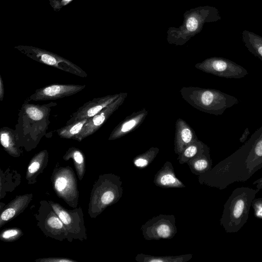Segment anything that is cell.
<instances>
[{
    "label": "cell",
    "instance_id": "12",
    "mask_svg": "<svg viewBox=\"0 0 262 262\" xmlns=\"http://www.w3.org/2000/svg\"><path fill=\"white\" fill-rule=\"evenodd\" d=\"M251 206L254 211L255 216L259 219H262V198L254 199Z\"/></svg>",
    "mask_w": 262,
    "mask_h": 262
},
{
    "label": "cell",
    "instance_id": "10",
    "mask_svg": "<svg viewBox=\"0 0 262 262\" xmlns=\"http://www.w3.org/2000/svg\"><path fill=\"white\" fill-rule=\"evenodd\" d=\"M86 122L87 119H83L81 121L73 125L69 129H66L63 130L61 132L60 134L67 137H71L72 136L77 135Z\"/></svg>",
    "mask_w": 262,
    "mask_h": 262
},
{
    "label": "cell",
    "instance_id": "14",
    "mask_svg": "<svg viewBox=\"0 0 262 262\" xmlns=\"http://www.w3.org/2000/svg\"><path fill=\"white\" fill-rule=\"evenodd\" d=\"M53 207L63 224L65 225H68L71 223V217L67 212L62 210L59 209L57 207L53 206Z\"/></svg>",
    "mask_w": 262,
    "mask_h": 262
},
{
    "label": "cell",
    "instance_id": "18",
    "mask_svg": "<svg viewBox=\"0 0 262 262\" xmlns=\"http://www.w3.org/2000/svg\"><path fill=\"white\" fill-rule=\"evenodd\" d=\"M61 222L58 217L52 216L48 219V224L51 227L59 229L63 227Z\"/></svg>",
    "mask_w": 262,
    "mask_h": 262
},
{
    "label": "cell",
    "instance_id": "1",
    "mask_svg": "<svg viewBox=\"0 0 262 262\" xmlns=\"http://www.w3.org/2000/svg\"><path fill=\"white\" fill-rule=\"evenodd\" d=\"M262 133V126L238 149L219 163L211 172L210 184L220 189L226 188L235 182H244L262 168L251 149Z\"/></svg>",
    "mask_w": 262,
    "mask_h": 262
},
{
    "label": "cell",
    "instance_id": "19",
    "mask_svg": "<svg viewBox=\"0 0 262 262\" xmlns=\"http://www.w3.org/2000/svg\"><path fill=\"white\" fill-rule=\"evenodd\" d=\"M181 137L183 141L186 143L190 142L192 139V134L189 128L185 127L182 129Z\"/></svg>",
    "mask_w": 262,
    "mask_h": 262
},
{
    "label": "cell",
    "instance_id": "15",
    "mask_svg": "<svg viewBox=\"0 0 262 262\" xmlns=\"http://www.w3.org/2000/svg\"><path fill=\"white\" fill-rule=\"evenodd\" d=\"M72 1L73 0H50V4L54 10L58 11Z\"/></svg>",
    "mask_w": 262,
    "mask_h": 262
},
{
    "label": "cell",
    "instance_id": "9",
    "mask_svg": "<svg viewBox=\"0 0 262 262\" xmlns=\"http://www.w3.org/2000/svg\"><path fill=\"white\" fill-rule=\"evenodd\" d=\"M116 98L114 97L106 100H98V102H94L93 105H91V107L88 106V107L83 109L80 112V114L76 118L78 119H87L92 117L97 114L102 108L106 106L108 104H111L112 101Z\"/></svg>",
    "mask_w": 262,
    "mask_h": 262
},
{
    "label": "cell",
    "instance_id": "24",
    "mask_svg": "<svg viewBox=\"0 0 262 262\" xmlns=\"http://www.w3.org/2000/svg\"><path fill=\"white\" fill-rule=\"evenodd\" d=\"M197 147L194 145L189 146L184 151V155L186 157L191 158L197 152Z\"/></svg>",
    "mask_w": 262,
    "mask_h": 262
},
{
    "label": "cell",
    "instance_id": "25",
    "mask_svg": "<svg viewBox=\"0 0 262 262\" xmlns=\"http://www.w3.org/2000/svg\"><path fill=\"white\" fill-rule=\"evenodd\" d=\"M1 141L2 145L4 147H8L9 145V136L6 133H2L1 135Z\"/></svg>",
    "mask_w": 262,
    "mask_h": 262
},
{
    "label": "cell",
    "instance_id": "30",
    "mask_svg": "<svg viewBox=\"0 0 262 262\" xmlns=\"http://www.w3.org/2000/svg\"><path fill=\"white\" fill-rule=\"evenodd\" d=\"M249 134H250L249 129L248 127H247L245 129L242 136L239 138V142L241 143H244L246 141V139H247L248 136L249 135Z\"/></svg>",
    "mask_w": 262,
    "mask_h": 262
},
{
    "label": "cell",
    "instance_id": "13",
    "mask_svg": "<svg viewBox=\"0 0 262 262\" xmlns=\"http://www.w3.org/2000/svg\"><path fill=\"white\" fill-rule=\"evenodd\" d=\"M140 119V118L137 117L130 119L129 120L125 122L124 123H123L121 127V132L124 133L131 130L135 126H136Z\"/></svg>",
    "mask_w": 262,
    "mask_h": 262
},
{
    "label": "cell",
    "instance_id": "2",
    "mask_svg": "<svg viewBox=\"0 0 262 262\" xmlns=\"http://www.w3.org/2000/svg\"><path fill=\"white\" fill-rule=\"evenodd\" d=\"M221 19L220 12L214 7L207 5L191 8L184 12L181 26L168 29L166 40L170 44L183 45L199 33L205 23L215 22Z\"/></svg>",
    "mask_w": 262,
    "mask_h": 262
},
{
    "label": "cell",
    "instance_id": "11",
    "mask_svg": "<svg viewBox=\"0 0 262 262\" xmlns=\"http://www.w3.org/2000/svg\"><path fill=\"white\" fill-rule=\"evenodd\" d=\"M26 113L29 117L33 120H41L43 116L42 112L35 107H29L26 109Z\"/></svg>",
    "mask_w": 262,
    "mask_h": 262
},
{
    "label": "cell",
    "instance_id": "23",
    "mask_svg": "<svg viewBox=\"0 0 262 262\" xmlns=\"http://www.w3.org/2000/svg\"><path fill=\"white\" fill-rule=\"evenodd\" d=\"M15 214V211L13 208L6 209L1 215V219L3 221H8L11 219Z\"/></svg>",
    "mask_w": 262,
    "mask_h": 262
},
{
    "label": "cell",
    "instance_id": "17",
    "mask_svg": "<svg viewBox=\"0 0 262 262\" xmlns=\"http://www.w3.org/2000/svg\"><path fill=\"white\" fill-rule=\"evenodd\" d=\"M157 233L160 237L166 238L170 234V229L167 225H161L157 228Z\"/></svg>",
    "mask_w": 262,
    "mask_h": 262
},
{
    "label": "cell",
    "instance_id": "8",
    "mask_svg": "<svg viewBox=\"0 0 262 262\" xmlns=\"http://www.w3.org/2000/svg\"><path fill=\"white\" fill-rule=\"evenodd\" d=\"M242 40L248 51L262 60V37L251 31L244 30L242 32Z\"/></svg>",
    "mask_w": 262,
    "mask_h": 262
},
{
    "label": "cell",
    "instance_id": "7",
    "mask_svg": "<svg viewBox=\"0 0 262 262\" xmlns=\"http://www.w3.org/2000/svg\"><path fill=\"white\" fill-rule=\"evenodd\" d=\"M117 104H118V101L105 107L102 112L95 115L91 121L86 122L79 133V137H84L95 132L104 122L106 117L114 110Z\"/></svg>",
    "mask_w": 262,
    "mask_h": 262
},
{
    "label": "cell",
    "instance_id": "26",
    "mask_svg": "<svg viewBox=\"0 0 262 262\" xmlns=\"http://www.w3.org/2000/svg\"><path fill=\"white\" fill-rule=\"evenodd\" d=\"M17 230L14 229L8 230L5 231L2 235L3 237L4 238H8L10 237L14 236L17 234Z\"/></svg>",
    "mask_w": 262,
    "mask_h": 262
},
{
    "label": "cell",
    "instance_id": "27",
    "mask_svg": "<svg viewBox=\"0 0 262 262\" xmlns=\"http://www.w3.org/2000/svg\"><path fill=\"white\" fill-rule=\"evenodd\" d=\"M39 163L37 162L32 163L28 168V171L30 173H33L36 172L39 168Z\"/></svg>",
    "mask_w": 262,
    "mask_h": 262
},
{
    "label": "cell",
    "instance_id": "6",
    "mask_svg": "<svg viewBox=\"0 0 262 262\" xmlns=\"http://www.w3.org/2000/svg\"><path fill=\"white\" fill-rule=\"evenodd\" d=\"M81 89V87L75 85H53L46 87L35 95V100L54 99L73 94Z\"/></svg>",
    "mask_w": 262,
    "mask_h": 262
},
{
    "label": "cell",
    "instance_id": "16",
    "mask_svg": "<svg viewBox=\"0 0 262 262\" xmlns=\"http://www.w3.org/2000/svg\"><path fill=\"white\" fill-rule=\"evenodd\" d=\"M209 165V162L207 159H201L195 162L194 168L198 171H203L208 169Z\"/></svg>",
    "mask_w": 262,
    "mask_h": 262
},
{
    "label": "cell",
    "instance_id": "4",
    "mask_svg": "<svg viewBox=\"0 0 262 262\" xmlns=\"http://www.w3.org/2000/svg\"><path fill=\"white\" fill-rule=\"evenodd\" d=\"M198 94L199 106L204 111L215 115L223 114L226 109L239 102L234 96L216 90L202 89Z\"/></svg>",
    "mask_w": 262,
    "mask_h": 262
},
{
    "label": "cell",
    "instance_id": "5",
    "mask_svg": "<svg viewBox=\"0 0 262 262\" xmlns=\"http://www.w3.org/2000/svg\"><path fill=\"white\" fill-rule=\"evenodd\" d=\"M199 66L206 72L226 78L240 79L248 74V71L243 67L223 57L207 58Z\"/></svg>",
    "mask_w": 262,
    "mask_h": 262
},
{
    "label": "cell",
    "instance_id": "21",
    "mask_svg": "<svg viewBox=\"0 0 262 262\" xmlns=\"http://www.w3.org/2000/svg\"><path fill=\"white\" fill-rule=\"evenodd\" d=\"M114 199V193L110 191L104 193L101 197V202L103 204L107 205L111 203Z\"/></svg>",
    "mask_w": 262,
    "mask_h": 262
},
{
    "label": "cell",
    "instance_id": "20",
    "mask_svg": "<svg viewBox=\"0 0 262 262\" xmlns=\"http://www.w3.org/2000/svg\"><path fill=\"white\" fill-rule=\"evenodd\" d=\"M160 181L163 185H169L176 183L177 179L171 174H166L161 177Z\"/></svg>",
    "mask_w": 262,
    "mask_h": 262
},
{
    "label": "cell",
    "instance_id": "29",
    "mask_svg": "<svg viewBox=\"0 0 262 262\" xmlns=\"http://www.w3.org/2000/svg\"><path fill=\"white\" fill-rule=\"evenodd\" d=\"M74 158L75 161L78 164H81L83 162V158L82 155L78 151H76L74 152Z\"/></svg>",
    "mask_w": 262,
    "mask_h": 262
},
{
    "label": "cell",
    "instance_id": "3",
    "mask_svg": "<svg viewBox=\"0 0 262 262\" xmlns=\"http://www.w3.org/2000/svg\"><path fill=\"white\" fill-rule=\"evenodd\" d=\"M259 191L247 187L235 188L224 205L221 225L228 233L238 232L249 217L253 200Z\"/></svg>",
    "mask_w": 262,
    "mask_h": 262
},
{
    "label": "cell",
    "instance_id": "31",
    "mask_svg": "<svg viewBox=\"0 0 262 262\" xmlns=\"http://www.w3.org/2000/svg\"><path fill=\"white\" fill-rule=\"evenodd\" d=\"M253 184H255L256 185V189H262V177L256 180V181H255L253 183Z\"/></svg>",
    "mask_w": 262,
    "mask_h": 262
},
{
    "label": "cell",
    "instance_id": "28",
    "mask_svg": "<svg viewBox=\"0 0 262 262\" xmlns=\"http://www.w3.org/2000/svg\"><path fill=\"white\" fill-rule=\"evenodd\" d=\"M134 163L136 166L140 167H143L146 166L148 164V161L144 159H138L135 161Z\"/></svg>",
    "mask_w": 262,
    "mask_h": 262
},
{
    "label": "cell",
    "instance_id": "22",
    "mask_svg": "<svg viewBox=\"0 0 262 262\" xmlns=\"http://www.w3.org/2000/svg\"><path fill=\"white\" fill-rule=\"evenodd\" d=\"M55 186L58 191H61L67 186V180L63 177L58 178L55 182Z\"/></svg>",
    "mask_w": 262,
    "mask_h": 262
}]
</instances>
